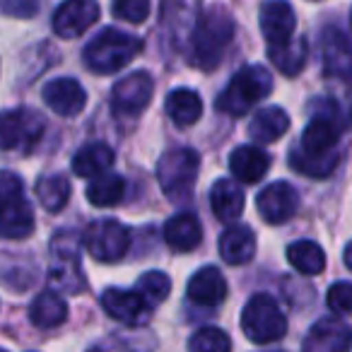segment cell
<instances>
[{"instance_id":"1","label":"cell","mask_w":352,"mask_h":352,"mask_svg":"<svg viewBox=\"0 0 352 352\" xmlns=\"http://www.w3.org/2000/svg\"><path fill=\"white\" fill-rule=\"evenodd\" d=\"M232 36H234V20H232L225 8L215 6L208 12H203L191 34L193 63L203 70L217 68Z\"/></svg>"},{"instance_id":"2","label":"cell","mask_w":352,"mask_h":352,"mask_svg":"<svg viewBox=\"0 0 352 352\" xmlns=\"http://www.w3.org/2000/svg\"><path fill=\"white\" fill-rule=\"evenodd\" d=\"M142 49V41L133 34L107 27L102 30L82 51V60L92 73L97 75H111L116 70L126 68Z\"/></svg>"},{"instance_id":"3","label":"cell","mask_w":352,"mask_h":352,"mask_svg":"<svg viewBox=\"0 0 352 352\" xmlns=\"http://www.w3.org/2000/svg\"><path fill=\"white\" fill-rule=\"evenodd\" d=\"M273 89V78L263 65H246L230 80L217 97V109L230 116H244L254 104L265 99Z\"/></svg>"},{"instance_id":"4","label":"cell","mask_w":352,"mask_h":352,"mask_svg":"<svg viewBox=\"0 0 352 352\" xmlns=\"http://www.w3.org/2000/svg\"><path fill=\"white\" fill-rule=\"evenodd\" d=\"M201 157L191 147H174L166 150L157 162V182L166 198L182 203L193 193L198 179Z\"/></svg>"},{"instance_id":"5","label":"cell","mask_w":352,"mask_h":352,"mask_svg":"<svg viewBox=\"0 0 352 352\" xmlns=\"http://www.w3.org/2000/svg\"><path fill=\"white\" fill-rule=\"evenodd\" d=\"M241 331L256 345H268L285 336L287 318L275 299H270L268 294H254L241 311Z\"/></svg>"},{"instance_id":"6","label":"cell","mask_w":352,"mask_h":352,"mask_svg":"<svg viewBox=\"0 0 352 352\" xmlns=\"http://www.w3.org/2000/svg\"><path fill=\"white\" fill-rule=\"evenodd\" d=\"M0 198H3V236L27 239L34 232V212L25 198V186L20 176H15L12 171H3Z\"/></svg>"},{"instance_id":"7","label":"cell","mask_w":352,"mask_h":352,"mask_svg":"<svg viewBox=\"0 0 352 352\" xmlns=\"http://www.w3.org/2000/svg\"><path fill=\"white\" fill-rule=\"evenodd\" d=\"M51 283L58 292H82L85 278L80 268V239L73 232H58L51 241Z\"/></svg>"},{"instance_id":"8","label":"cell","mask_w":352,"mask_h":352,"mask_svg":"<svg viewBox=\"0 0 352 352\" xmlns=\"http://www.w3.org/2000/svg\"><path fill=\"white\" fill-rule=\"evenodd\" d=\"M85 246L102 263H116L131 249V232L111 217L97 220L85 232Z\"/></svg>"},{"instance_id":"9","label":"cell","mask_w":352,"mask_h":352,"mask_svg":"<svg viewBox=\"0 0 352 352\" xmlns=\"http://www.w3.org/2000/svg\"><path fill=\"white\" fill-rule=\"evenodd\" d=\"M152 89H155V82H152V78L145 73V70L118 80L116 87H113V92H111L113 113H116L118 118L140 116V113L147 109V104H150Z\"/></svg>"},{"instance_id":"10","label":"cell","mask_w":352,"mask_h":352,"mask_svg":"<svg viewBox=\"0 0 352 352\" xmlns=\"http://www.w3.org/2000/svg\"><path fill=\"white\" fill-rule=\"evenodd\" d=\"M0 142L6 150H27L36 145L44 133V118L32 109H12L3 116Z\"/></svg>"},{"instance_id":"11","label":"cell","mask_w":352,"mask_h":352,"mask_svg":"<svg viewBox=\"0 0 352 352\" xmlns=\"http://www.w3.org/2000/svg\"><path fill=\"white\" fill-rule=\"evenodd\" d=\"M97 0H65L54 15V32L60 39L82 36L99 20Z\"/></svg>"},{"instance_id":"12","label":"cell","mask_w":352,"mask_h":352,"mask_svg":"<svg viewBox=\"0 0 352 352\" xmlns=\"http://www.w3.org/2000/svg\"><path fill=\"white\" fill-rule=\"evenodd\" d=\"M256 208H258V215L263 217V222H268V225H283L289 217H294V212L299 208V196L289 184L275 182L258 193Z\"/></svg>"},{"instance_id":"13","label":"cell","mask_w":352,"mask_h":352,"mask_svg":"<svg viewBox=\"0 0 352 352\" xmlns=\"http://www.w3.org/2000/svg\"><path fill=\"white\" fill-rule=\"evenodd\" d=\"M352 326L340 318H321L311 326L302 352H350Z\"/></svg>"},{"instance_id":"14","label":"cell","mask_w":352,"mask_h":352,"mask_svg":"<svg viewBox=\"0 0 352 352\" xmlns=\"http://www.w3.org/2000/svg\"><path fill=\"white\" fill-rule=\"evenodd\" d=\"M41 97H44V104L51 111L65 118L78 116L87 104V94H85L82 85L73 78H58L46 82L44 89H41Z\"/></svg>"},{"instance_id":"15","label":"cell","mask_w":352,"mask_h":352,"mask_svg":"<svg viewBox=\"0 0 352 352\" xmlns=\"http://www.w3.org/2000/svg\"><path fill=\"white\" fill-rule=\"evenodd\" d=\"M258 22L268 46L289 41L294 34V27H297V17H294V10L287 0H268V3H263Z\"/></svg>"},{"instance_id":"16","label":"cell","mask_w":352,"mask_h":352,"mask_svg":"<svg viewBox=\"0 0 352 352\" xmlns=\"http://www.w3.org/2000/svg\"><path fill=\"white\" fill-rule=\"evenodd\" d=\"M323 68L328 75L352 80V41L336 27H328L321 36Z\"/></svg>"},{"instance_id":"17","label":"cell","mask_w":352,"mask_h":352,"mask_svg":"<svg viewBox=\"0 0 352 352\" xmlns=\"http://www.w3.org/2000/svg\"><path fill=\"white\" fill-rule=\"evenodd\" d=\"M186 294L198 307H217L227 297V283L220 270L212 268V265H206L198 273H193V278L188 280Z\"/></svg>"},{"instance_id":"18","label":"cell","mask_w":352,"mask_h":352,"mask_svg":"<svg viewBox=\"0 0 352 352\" xmlns=\"http://www.w3.org/2000/svg\"><path fill=\"white\" fill-rule=\"evenodd\" d=\"M102 307L111 318L121 323H135L140 314L145 311L147 302L138 289H121V287H109L102 294Z\"/></svg>"},{"instance_id":"19","label":"cell","mask_w":352,"mask_h":352,"mask_svg":"<svg viewBox=\"0 0 352 352\" xmlns=\"http://www.w3.org/2000/svg\"><path fill=\"white\" fill-rule=\"evenodd\" d=\"M201 239H203V227H201V222H198V217L191 215V212L174 215L164 225V241L176 254L193 251L201 244Z\"/></svg>"},{"instance_id":"20","label":"cell","mask_w":352,"mask_h":352,"mask_svg":"<svg viewBox=\"0 0 352 352\" xmlns=\"http://www.w3.org/2000/svg\"><path fill=\"white\" fill-rule=\"evenodd\" d=\"M270 166V160L261 147L241 145L230 155V169L241 184H258Z\"/></svg>"},{"instance_id":"21","label":"cell","mask_w":352,"mask_h":352,"mask_svg":"<svg viewBox=\"0 0 352 352\" xmlns=\"http://www.w3.org/2000/svg\"><path fill=\"white\" fill-rule=\"evenodd\" d=\"M256 254V236L249 227L232 225L220 236V256L230 265H244Z\"/></svg>"},{"instance_id":"22","label":"cell","mask_w":352,"mask_h":352,"mask_svg":"<svg viewBox=\"0 0 352 352\" xmlns=\"http://www.w3.org/2000/svg\"><path fill=\"white\" fill-rule=\"evenodd\" d=\"M338 138H340L338 123L328 116H316L304 128L299 147L309 155H328V152H336Z\"/></svg>"},{"instance_id":"23","label":"cell","mask_w":352,"mask_h":352,"mask_svg":"<svg viewBox=\"0 0 352 352\" xmlns=\"http://www.w3.org/2000/svg\"><path fill=\"white\" fill-rule=\"evenodd\" d=\"M244 191L232 179H217L210 191V208L220 222H232L244 212Z\"/></svg>"},{"instance_id":"24","label":"cell","mask_w":352,"mask_h":352,"mask_svg":"<svg viewBox=\"0 0 352 352\" xmlns=\"http://www.w3.org/2000/svg\"><path fill=\"white\" fill-rule=\"evenodd\" d=\"M65 318H68V304L60 297V292H54V289H44L30 307V321L44 331L60 326Z\"/></svg>"},{"instance_id":"25","label":"cell","mask_w":352,"mask_h":352,"mask_svg":"<svg viewBox=\"0 0 352 352\" xmlns=\"http://www.w3.org/2000/svg\"><path fill=\"white\" fill-rule=\"evenodd\" d=\"M289 128V116L285 113V109L280 107H268L261 109L254 116L249 126V135L254 142H261V145H268V142H275L287 133Z\"/></svg>"},{"instance_id":"26","label":"cell","mask_w":352,"mask_h":352,"mask_svg":"<svg viewBox=\"0 0 352 352\" xmlns=\"http://www.w3.org/2000/svg\"><path fill=\"white\" fill-rule=\"evenodd\" d=\"M268 56L280 73L287 75V78H294V75L302 73L304 63H307L309 44L302 36H292V39L285 41V44L268 46Z\"/></svg>"},{"instance_id":"27","label":"cell","mask_w":352,"mask_h":352,"mask_svg":"<svg viewBox=\"0 0 352 352\" xmlns=\"http://www.w3.org/2000/svg\"><path fill=\"white\" fill-rule=\"evenodd\" d=\"M113 150L104 142H89V145L80 147L73 157V171L82 179H94L102 176L104 171L111 166Z\"/></svg>"},{"instance_id":"28","label":"cell","mask_w":352,"mask_h":352,"mask_svg":"<svg viewBox=\"0 0 352 352\" xmlns=\"http://www.w3.org/2000/svg\"><path fill=\"white\" fill-rule=\"evenodd\" d=\"M166 116L176 123V126H191L201 118L203 113V102L198 97V92L186 87H179L174 92L166 94Z\"/></svg>"},{"instance_id":"29","label":"cell","mask_w":352,"mask_h":352,"mask_svg":"<svg viewBox=\"0 0 352 352\" xmlns=\"http://www.w3.org/2000/svg\"><path fill=\"white\" fill-rule=\"evenodd\" d=\"M287 258L292 263V268L302 275H318L326 268V254L316 241L299 239L294 244H289Z\"/></svg>"},{"instance_id":"30","label":"cell","mask_w":352,"mask_h":352,"mask_svg":"<svg viewBox=\"0 0 352 352\" xmlns=\"http://www.w3.org/2000/svg\"><path fill=\"white\" fill-rule=\"evenodd\" d=\"M126 196V179L118 174L94 176V182L87 186V201L97 208H111Z\"/></svg>"},{"instance_id":"31","label":"cell","mask_w":352,"mask_h":352,"mask_svg":"<svg viewBox=\"0 0 352 352\" xmlns=\"http://www.w3.org/2000/svg\"><path fill=\"white\" fill-rule=\"evenodd\" d=\"M36 196L44 210L60 212L70 198V182L60 174H46L36 182Z\"/></svg>"},{"instance_id":"32","label":"cell","mask_w":352,"mask_h":352,"mask_svg":"<svg viewBox=\"0 0 352 352\" xmlns=\"http://www.w3.org/2000/svg\"><path fill=\"white\" fill-rule=\"evenodd\" d=\"M289 164L304 176L311 179H326L328 174H333L338 164V152H328V155H309L302 147H294L289 152Z\"/></svg>"},{"instance_id":"33","label":"cell","mask_w":352,"mask_h":352,"mask_svg":"<svg viewBox=\"0 0 352 352\" xmlns=\"http://www.w3.org/2000/svg\"><path fill=\"white\" fill-rule=\"evenodd\" d=\"M138 292L145 297L147 307H155V304H162L169 297L171 280L166 278V273H162V270H150V273H145L138 280Z\"/></svg>"},{"instance_id":"34","label":"cell","mask_w":352,"mask_h":352,"mask_svg":"<svg viewBox=\"0 0 352 352\" xmlns=\"http://www.w3.org/2000/svg\"><path fill=\"white\" fill-rule=\"evenodd\" d=\"M188 350L191 352H230L232 342L222 328L208 326L193 333V338L188 340Z\"/></svg>"},{"instance_id":"35","label":"cell","mask_w":352,"mask_h":352,"mask_svg":"<svg viewBox=\"0 0 352 352\" xmlns=\"http://www.w3.org/2000/svg\"><path fill=\"white\" fill-rule=\"evenodd\" d=\"M113 15L131 25H142L150 17V0H116Z\"/></svg>"},{"instance_id":"36","label":"cell","mask_w":352,"mask_h":352,"mask_svg":"<svg viewBox=\"0 0 352 352\" xmlns=\"http://www.w3.org/2000/svg\"><path fill=\"white\" fill-rule=\"evenodd\" d=\"M326 302L333 314H352V283H333Z\"/></svg>"},{"instance_id":"37","label":"cell","mask_w":352,"mask_h":352,"mask_svg":"<svg viewBox=\"0 0 352 352\" xmlns=\"http://www.w3.org/2000/svg\"><path fill=\"white\" fill-rule=\"evenodd\" d=\"M41 0H3V12L8 17H20V20H30L39 12Z\"/></svg>"},{"instance_id":"38","label":"cell","mask_w":352,"mask_h":352,"mask_svg":"<svg viewBox=\"0 0 352 352\" xmlns=\"http://www.w3.org/2000/svg\"><path fill=\"white\" fill-rule=\"evenodd\" d=\"M345 265L352 270V241L347 244V249H345Z\"/></svg>"},{"instance_id":"39","label":"cell","mask_w":352,"mask_h":352,"mask_svg":"<svg viewBox=\"0 0 352 352\" xmlns=\"http://www.w3.org/2000/svg\"><path fill=\"white\" fill-rule=\"evenodd\" d=\"M350 25H352V15H350Z\"/></svg>"},{"instance_id":"40","label":"cell","mask_w":352,"mask_h":352,"mask_svg":"<svg viewBox=\"0 0 352 352\" xmlns=\"http://www.w3.org/2000/svg\"><path fill=\"white\" fill-rule=\"evenodd\" d=\"M3 352H8V350H3Z\"/></svg>"}]
</instances>
